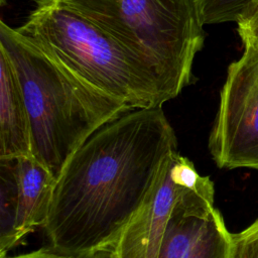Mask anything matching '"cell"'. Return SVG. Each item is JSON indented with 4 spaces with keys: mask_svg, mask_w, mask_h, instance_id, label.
<instances>
[{
    "mask_svg": "<svg viewBox=\"0 0 258 258\" xmlns=\"http://www.w3.org/2000/svg\"><path fill=\"white\" fill-rule=\"evenodd\" d=\"M176 151L162 107L127 111L96 131L56 179L43 226L47 249L89 258L114 247Z\"/></svg>",
    "mask_w": 258,
    "mask_h": 258,
    "instance_id": "6da1fadb",
    "label": "cell"
},
{
    "mask_svg": "<svg viewBox=\"0 0 258 258\" xmlns=\"http://www.w3.org/2000/svg\"><path fill=\"white\" fill-rule=\"evenodd\" d=\"M0 46L21 85L29 118L31 155L55 179L96 131L130 111L122 101L85 81L2 20Z\"/></svg>",
    "mask_w": 258,
    "mask_h": 258,
    "instance_id": "7a4b0ae2",
    "label": "cell"
},
{
    "mask_svg": "<svg viewBox=\"0 0 258 258\" xmlns=\"http://www.w3.org/2000/svg\"><path fill=\"white\" fill-rule=\"evenodd\" d=\"M17 29L130 110L162 107L168 101L136 56L61 0H34V8Z\"/></svg>",
    "mask_w": 258,
    "mask_h": 258,
    "instance_id": "3957f363",
    "label": "cell"
},
{
    "mask_svg": "<svg viewBox=\"0 0 258 258\" xmlns=\"http://www.w3.org/2000/svg\"><path fill=\"white\" fill-rule=\"evenodd\" d=\"M125 46L153 76L167 100L194 79L205 42L196 0H61Z\"/></svg>",
    "mask_w": 258,
    "mask_h": 258,
    "instance_id": "277c9868",
    "label": "cell"
},
{
    "mask_svg": "<svg viewBox=\"0 0 258 258\" xmlns=\"http://www.w3.org/2000/svg\"><path fill=\"white\" fill-rule=\"evenodd\" d=\"M244 47L228 68L209 149L220 168L258 170V51Z\"/></svg>",
    "mask_w": 258,
    "mask_h": 258,
    "instance_id": "5b68a950",
    "label": "cell"
},
{
    "mask_svg": "<svg viewBox=\"0 0 258 258\" xmlns=\"http://www.w3.org/2000/svg\"><path fill=\"white\" fill-rule=\"evenodd\" d=\"M197 173L194 163L178 151L169 157L150 198L114 245L116 258H158L171 206Z\"/></svg>",
    "mask_w": 258,
    "mask_h": 258,
    "instance_id": "8992f818",
    "label": "cell"
},
{
    "mask_svg": "<svg viewBox=\"0 0 258 258\" xmlns=\"http://www.w3.org/2000/svg\"><path fill=\"white\" fill-rule=\"evenodd\" d=\"M214 183L199 172L177 194L167 217L158 258H185L206 232L214 207Z\"/></svg>",
    "mask_w": 258,
    "mask_h": 258,
    "instance_id": "52a82bcc",
    "label": "cell"
},
{
    "mask_svg": "<svg viewBox=\"0 0 258 258\" xmlns=\"http://www.w3.org/2000/svg\"><path fill=\"white\" fill-rule=\"evenodd\" d=\"M31 154L30 125L15 69L0 46V158Z\"/></svg>",
    "mask_w": 258,
    "mask_h": 258,
    "instance_id": "ba28073f",
    "label": "cell"
},
{
    "mask_svg": "<svg viewBox=\"0 0 258 258\" xmlns=\"http://www.w3.org/2000/svg\"><path fill=\"white\" fill-rule=\"evenodd\" d=\"M17 164L19 201L16 233L19 244L35 228L44 226L56 179L31 154L18 157Z\"/></svg>",
    "mask_w": 258,
    "mask_h": 258,
    "instance_id": "9c48e42d",
    "label": "cell"
},
{
    "mask_svg": "<svg viewBox=\"0 0 258 258\" xmlns=\"http://www.w3.org/2000/svg\"><path fill=\"white\" fill-rule=\"evenodd\" d=\"M18 201L17 158H0V257L18 245Z\"/></svg>",
    "mask_w": 258,
    "mask_h": 258,
    "instance_id": "30bf717a",
    "label": "cell"
},
{
    "mask_svg": "<svg viewBox=\"0 0 258 258\" xmlns=\"http://www.w3.org/2000/svg\"><path fill=\"white\" fill-rule=\"evenodd\" d=\"M231 247L232 234L215 209L206 232L185 258H231Z\"/></svg>",
    "mask_w": 258,
    "mask_h": 258,
    "instance_id": "8fae6325",
    "label": "cell"
},
{
    "mask_svg": "<svg viewBox=\"0 0 258 258\" xmlns=\"http://www.w3.org/2000/svg\"><path fill=\"white\" fill-rule=\"evenodd\" d=\"M196 2L204 25L237 23L258 5V0H196Z\"/></svg>",
    "mask_w": 258,
    "mask_h": 258,
    "instance_id": "7c38bea8",
    "label": "cell"
},
{
    "mask_svg": "<svg viewBox=\"0 0 258 258\" xmlns=\"http://www.w3.org/2000/svg\"><path fill=\"white\" fill-rule=\"evenodd\" d=\"M231 258H258V219L243 231L232 234Z\"/></svg>",
    "mask_w": 258,
    "mask_h": 258,
    "instance_id": "4fadbf2b",
    "label": "cell"
},
{
    "mask_svg": "<svg viewBox=\"0 0 258 258\" xmlns=\"http://www.w3.org/2000/svg\"><path fill=\"white\" fill-rule=\"evenodd\" d=\"M238 33L244 45H250L258 51V5L238 22Z\"/></svg>",
    "mask_w": 258,
    "mask_h": 258,
    "instance_id": "5bb4252c",
    "label": "cell"
},
{
    "mask_svg": "<svg viewBox=\"0 0 258 258\" xmlns=\"http://www.w3.org/2000/svg\"><path fill=\"white\" fill-rule=\"evenodd\" d=\"M0 258H75V257H71V256H67V255H62V254H58L55 252H52L50 250H48L47 248L45 249H39L36 251H32L26 254H21V255H17V256H3Z\"/></svg>",
    "mask_w": 258,
    "mask_h": 258,
    "instance_id": "9a60e30c",
    "label": "cell"
},
{
    "mask_svg": "<svg viewBox=\"0 0 258 258\" xmlns=\"http://www.w3.org/2000/svg\"><path fill=\"white\" fill-rule=\"evenodd\" d=\"M89 258H116V256H115L114 248L112 247V248L98 251L95 254H93L92 256H90Z\"/></svg>",
    "mask_w": 258,
    "mask_h": 258,
    "instance_id": "2e32d148",
    "label": "cell"
},
{
    "mask_svg": "<svg viewBox=\"0 0 258 258\" xmlns=\"http://www.w3.org/2000/svg\"><path fill=\"white\" fill-rule=\"evenodd\" d=\"M5 3H6V0H0V5L1 6H4Z\"/></svg>",
    "mask_w": 258,
    "mask_h": 258,
    "instance_id": "e0dca14e",
    "label": "cell"
}]
</instances>
